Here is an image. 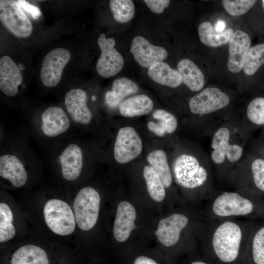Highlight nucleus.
<instances>
[{
    "label": "nucleus",
    "mask_w": 264,
    "mask_h": 264,
    "mask_svg": "<svg viewBox=\"0 0 264 264\" xmlns=\"http://www.w3.org/2000/svg\"><path fill=\"white\" fill-rule=\"evenodd\" d=\"M18 2L22 9L31 15L33 19H37L41 15V11L38 7L31 5L24 0H18Z\"/></svg>",
    "instance_id": "4c0bfd02"
},
{
    "label": "nucleus",
    "mask_w": 264,
    "mask_h": 264,
    "mask_svg": "<svg viewBox=\"0 0 264 264\" xmlns=\"http://www.w3.org/2000/svg\"><path fill=\"white\" fill-rule=\"evenodd\" d=\"M147 73L153 81L170 88H177L182 82L177 70L164 62H157L150 66Z\"/></svg>",
    "instance_id": "5701e85b"
},
{
    "label": "nucleus",
    "mask_w": 264,
    "mask_h": 264,
    "mask_svg": "<svg viewBox=\"0 0 264 264\" xmlns=\"http://www.w3.org/2000/svg\"><path fill=\"white\" fill-rule=\"evenodd\" d=\"M20 150L13 146L6 148L0 156V176L15 188L23 186L28 180L26 157Z\"/></svg>",
    "instance_id": "423d86ee"
},
{
    "label": "nucleus",
    "mask_w": 264,
    "mask_h": 264,
    "mask_svg": "<svg viewBox=\"0 0 264 264\" xmlns=\"http://www.w3.org/2000/svg\"><path fill=\"white\" fill-rule=\"evenodd\" d=\"M109 4L114 19L118 22H127L134 16L135 6L131 0H111Z\"/></svg>",
    "instance_id": "c85d7f7f"
},
{
    "label": "nucleus",
    "mask_w": 264,
    "mask_h": 264,
    "mask_svg": "<svg viewBox=\"0 0 264 264\" xmlns=\"http://www.w3.org/2000/svg\"><path fill=\"white\" fill-rule=\"evenodd\" d=\"M63 178L71 182L80 176L84 165L85 156L76 140H70L59 149L55 157Z\"/></svg>",
    "instance_id": "6e6552de"
},
{
    "label": "nucleus",
    "mask_w": 264,
    "mask_h": 264,
    "mask_svg": "<svg viewBox=\"0 0 264 264\" xmlns=\"http://www.w3.org/2000/svg\"><path fill=\"white\" fill-rule=\"evenodd\" d=\"M43 213L47 226L54 233L67 236L74 232L76 223L74 214L66 201L58 198L48 200Z\"/></svg>",
    "instance_id": "7ed1b4c3"
},
{
    "label": "nucleus",
    "mask_w": 264,
    "mask_h": 264,
    "mask_svg": "<svg viewBox=\"0 0 264 264\" xmlns=\"http://www.w3.org/2000/svg\"><path fill=\"white\" fill-rule=\"evenodd\" d=\"M191 264H207L202 262L197 261V262H193Z\"/></svg>",
    "instance_id": "a19ab883"
},
{
    "label": "nucleus",
    "mask_w": 264,
    "mask_h": 264,
    "mask_svg": "<svg viewBox=\"0 0 264 264\" xmlns=\"http://www.w3.org/2000/svg\"><path fill=\"white\" fill-rule=\"evenodd\" d=\"M264 64V44H260L250 47L243 66L244 72L247 75H252Z\"/></svg>",
    "instance_id": "7c9ffc66"
},
{
    "label": "nucleus",
    "mask_w": 264,
    "mask_h": 264,
    "mask_svg": "<svg viewBox=\"0 0 264 264\" xmlns=\"http://www.w3.org/2000/svg\"><path fill=\"white\" fill-rule=\"evenodd\" d=\"M22 75L18 66L9 56L4 55L0 59V89L9 97L16 96L19 87L22 85Z\"/></svg>",
    "instance_id": "6ab92c4d"
},
{
    "label": "nucleus",
    "mask_w": 264,
    "mask_h": 264,
    "mask_svg": "<svg viewBox=\"0 0 264 264\" xmlns=\"http://www.w3.org/2000/svg\"><path fill=\"white\" fill-rule=\"evenodd\" d=\"M230 132L226 127H221L214 134L211 143L212 151V161L215 164H220L226 158L230 162L238 161L243 154L242 147L238 144L229 143Z\"/></svg>",
    "instance_id": "ddd939ff"
},
{
    "label": "nucleus",
    "mask_w": 264,
    "mask_h": 264,
    "mask_svg": "<svg viewBox=\"0 0 264 264\" xmlns=\"http://www.w3.org/2000/svg\"><path fill=\"white\" fill-rule=\"evenodd\" d=\"M251 172L256 187L264 192V159L257 158L251 164Z\"/></svg>",
    "instance_id": "c9c22d12"
},
{
    "label": "nucleus",
    "mask_w": 264,
    "mask_h": 264,
    "mask_svg": "<svg viewBox=\"0 0 264 264\" xmlns=\"http://www.w3.org/2000/svg\"><path fill=\"white\" fill-rule=\"evenodd\" d=\"M37 133L47 140H55L64 135L70 130L72 122L61 107L51 106L45 109L38 119H34Z\"/></svg>",
    "instance_id": "20e7f679"
},
{
    "label": "nucleus",
    "mask_w": 264,
    "mask_h": 264,
    "mask_svg": "<svg viewBox=\"0 0 264 264\" xmlns=\"http://www.w3.org/2000/svg\"><path fill=\"white\" fill-rule=\"evenodd\" d=\"M263 2V4H264V0H262Z\"/></svg>",
    "instance_id": "37998d69"
},
{
    "label": "nucleus",
    "mask_w": 264,
    "mask_h": 264,
    "mask_svg": "<svg viewBox=\"0 0 264 264\" xmlns=\"http://www.w3.org/2000/svg\"><path fill=\"white\" fill-rule=\"evenodd\" d=\"M143 177L150 197L157 202L162 201L165 197V187L160 176L151 166L144 167Z\"/></svg>",
    "instance_id": "cd10ccee"
},
{
    "label": "nucleus",
    "mask_w": 264,
    "mask_h": 264,
    "mask_svg": "<svg viewBox=\"0 0 264 264\" xmlns=\"http://www.w3.org/2000/svg\"><path fill=\"white\" fill-rule=\"evenodd\" d=\"M246 115L249 120L256 125H264V98L259 97L248 104Z\"/></svg>",
    "instance_id": "2f4dec72"
},
{
    "label": "nucleus",
    "mask_w": 264,
    "mask_h": 264,
    "mask_svg": "<svg viewBox=\"0 0 264 264\" xmlns=\"http://www.w3.org/2000/svg\"><path fill=\"white\" fill-rule=\"evenodd\" d=\"M18 66L19 67V68L21 69H24V66H23V65L21 64H19V65H18Z\"/></svg>",
    "instance_id": "79ce46f5"
},
{
    "label": "nucleus",
    "mask_w": 264,
    "mask_h": 264,
    "mask_svg": "<svg viewBox=\"0 0 264 264\" xmlns=\"http://www.w3.org/2000/svg\"><path fill=\"white\" fill-rule=\"evenodd\" d=\"M133 264H158L154 259L145 256L138 257L134 260Z\"/></svg>",
    "instance_id": "58836bf2"
},
{
    "label": "nucleus",
    "mask_w": 264,
    "mask_h": 264,
    "mask_svg": "<svg viewBox=\"0 0 264 264\" xmlns=\"http://www.w3.org/2000/svg\"><path fill=\"white\" fill-rule=\"evenodd\" d=\"M153 117L158 122L149 121L147 123V127L156 135L163 136L166 134L173 133L176 130L177 120L171 113L162 109H158L153 112Z\"/></svg>",
    "instance_id": "a878e982"
},
{
    "label": "nucleus",
    "mask_w": 264,
    "mask_h": 264,
    "mask_svg": "<svg viewBox=\"0 0 264 264\" xmlns=\"http://www.w3.org/2000/svg\"><path fill=\"white\" fill-rule=\"evenodd\" d=\"M182 82L192 91H198L204 85V75L198 66L191 60L183 59L177 65Z\"/></svg>",
    "instance_id": "4be33fe9"
},
{
    "label": "nucleus",
    "mask_w": 264,
    "mask_h": 264,
    "mask_svg": "<svg viewBox=\"0 0 264 264\" xmlns=\"http://www.w3.org/2000/svg\"><path fill=\"white\" fill-rule=\"evenodd\" d=\"M256 1L254 0H223L221 1L223 7L226 12L234 16L245 14Z\"/></svg>",
    "instance_id": "72a5a7b5"
},
{
    "label": "nucleus",
    "mask_w": 264,
    "mask_h": 264,
    "mask_svg": "<svg viewBox=\"0 0 264 264\" xmlns=\"http://www.w3.org/2000/svg\"><path fill=\"white\" fill-rule=\"evenodd\" d=\"M138 89L136 84L126 77L115 79L111 87V90L123 101L126 97L136 93Z\"/></svg>",
    "instance_id": "473e14b6"
},
{
    "label": "nucleus",
    "mask_w": 264,
    "mask_h": 264,
    "mask_svg": "<svg viewBox=\"0 0 264 264\" xmlns=\"http://www.w3.org/2000/svg\"><path fill=\"white\" fill-rule=\"evenodd\" d=\"M229 102L228 95L219 88H207L191 97L189 107L192 113L204 115L224 108Z\"/></svg>",
    "instance_id": "f8f14e48"
},
{
    "label": "nucleus",
    "mask_w": 264,
    "mask_h": 264,
    "mask_svg": "<svg viewBox=\"0 0 264 264\" xmlns=\"http://www.w3.org/2000/svg\"><path fill=\"white\" fill-rule=\"evenodd\" d=\"M253 209L250 200L235 192H223L216 198L213 205V212L221 217L245 216Z\"/></svg>",
    "instance_id": "2eb2a0df"
},
{
    "label": "nucleus",
    "mask_w": 264,
    "mask_h": 264,
    "mask_svg": "<svg viewBox=\"0 0 264 264\" xmlns=\"http://www.w3.org/2000/svg\"><path fill=\"white\" fill-rule=\"evenodd\" d=\"M13 215L10 207L3 202L0 203V242H7L15 235L16 230L12 223Z\"/></svg>",
    "instance_id": "c756f323"
},
{
    "label": "nucleus",
    "mask_w": 264,
    "mask_h": 264,
    "mask_svg": "<svg viewBox=\"0 0 264 264\" xmlns=\"http://www.w3.org/2000/svg\"><path fill=\"white\" fill-rule=\"evenodd\" d=\"M100 196L94 188L86 186L79 190L73 203V212L78 227L83 231L91 229L99 214Z\"/></svg>",
    "instance_id": "f257e3e1"
},
{
    "label": "nucleus",
    "mask_w": 264,
    "mask_h": 264,
    "mask_svg": "<svg viewBox=\"0 0 264 264\" xmlns=\"http://www.w3.org/2000/svg\"><path fill=\"white\" fill-rule=\"evenodd\" d=\"M70 57L69 51L64 48H54L44 56L40 70L41 80L44 86L53 88L59 84Z\"/></svg>",
    "instance_id": "9d476101"
},
{
    "label": "nucleus",
    "mask_w": 264,
    "mask_h": 264,
    "mask_svg": "<svg viewBox=\"0 0 264 264\" xmlns=\"http://www.w3.org/2000/svg\"><path fill=\"white\" fill-rule=\"evenodd\" d=\"M153 106V101L149 96L139 94L124 100L119 106V111L123 116L132 117L148 113Z\"/></svg>",
    "instance_id": "b1692460"
},
{
    "label": "nucleus",
    "mask_w": 264,
    "mask_h": 264,
    "mask_svg": "<svg viewBox=\"0 0 264 264\" xmlns=\"http://www.w3.org/2000/svg\"><path fill=\"white\" fill-rule=\"evenodd\" d=\"M130 50L135 61L145 68H149L157 62H163L168 57V52L165 48L151 44L141 36H137L133 39Z\"/></svg>",
    "instance_id": "dca6fc26"
},
{
    "label": "nucleus",
    "mask_w": 264,
    "mask_h": 264,
    "mask_svg": "<svg viewBox=\"0 0 264 264\" xmlns=\"http://www.w3.org/2000/svg\"><path fill=\"white\" fill-rule=\"evenodd\" d=\"M0 20L4 26L15 36H29L33 25L18 0H0Z\"/></svg>",
    "instance_id": "0eeeda50"
},
{
    "label": "nucleus",
    "mask_w": 264,
    "mask_h": 264,
    "mask_svg": "<svg viewBox=\"0 0 264 264\" xmlns=\"http://www.w3.org/2000/svg\"><path fill=\"white\" fill-rule=\"evenodd\" d=\"M142 139L135 129L131 127L120 128L117 133L113 149L115 160L126 164L133 160L142 152Z\"/></svg>",
    "instance_id": "9b49d317"
},
{
    "label": "nucleus",
    "mask_w": 264,
    "mask_h": 264,
    "mask_svg": "<svg viewBox=\"0 0 264 264\" xmlns=\"http://www.w3.org/2000/svg\"><path fill=\"white\" fill-rule=\"evenodd\" d=\"M188 222L189 219L186 216L179 213L173 214L159 221L155 235L164 246H173L178 241L181 231Z\"/></svg>",
    "instance_id": "f3484780"
},
{
    "label": "nucleus",
    "mask_w": 264,
    "mask_h": 264,
    "mask_svg": "<svg viewBox=\"0 0 264 264\" xmlns=\"http://www.w3.org/2000/svg\"><path fill=\"white\" fill-rule=\"evenodd\" d=\"M242 238V230L236 223L225 221L215 231L212 244L218 257L222 261L230 263L237 258Z\"/></svg>",
    "instance_id": "f03ea898"
},
{
    "label": "nucleus",
    "mask_w": 264,
    "mask_h": 264,
    "mask_svg": "<svg viewBox=\"0 0 264 264\" xmlns=\"http://www.w3.org/2000/svg\"><path fill=\"white\" fill-rule=\"evenodd\" d=\"M87 92L80 88L69 90L66 94L64 103L66 112L72 123L86 126L92 120V113L88 104Z\"/></svg>",
    "instance_id": "4468645a"
},
{
    "label": "nucleus",
    "mask_w": 264,
    "mask_h": 264,
    "mask_svg": "<svg viewBox=\"0 0 264 264\" xmlns=\"http://www.w3.org/2000/svg\"><path fill=\"white\" fill-rule=\"evenodd\" d=\"M251 43L250 37L246 33L241 30L234 32L229 42L227 66L231 72L237 73L243 68Z\"/></svg>",
    "instance_id": "a211bd4d"
},
{
    "label": "nucleus",
    "mask_w": 264,
    "mask_h": 264,
    "mask_svg": "<svg viewBox=\"0 0 264 264\" xmlns=\"http://www.w3.org/2000/svg\"><path fill=\"white\" fill-rule=\"evenodd\" d=\"M136 217L135 209L130 202L123 201L119 203L113 228V236L117 241L123 242L129 238L135 228Z\"/></svg>",
    "instance_id": "aec40b11"
},
{
    "label": "nucleus",
    "mask_w": 264,
    "mask_h": 264,
    "mask_svg": "<svg viewBox=\"0 0 264 264\" xmlns=\"http://www.w3.org/2000/svg\"><path fill=\"white\" fill-rule=\"evenodd\" d=\"M98 44L101 54L96 65L97 72L105 78L114 76L121 70L124 64L122 56L114 48L115 41L112 38H106L102 33L98 37Z\"/></svg>",
    "instance_id": "1a4fd4ad"
},
{
    "label": "nucleus",
    "mask_w": 264,
    "mask_h": 264,
    "mask_svg": "<svg viewBox=\"0 0 264 264\" xmlns=\"http://www.w3.org/2000/svg\"><path fill=\"white\" fill-rule=\"evenodd\" d=\"M225 22L223 21L219 20L216 23L214 28L216 31L222 32L225 30Z\"/></svg>",
    "instance_id": "ea45409f"
},
{
    "label": "nucleus",
    "mask_w": 264,
    "mask_h": 264,
    "mask_svg": "<svg viewBox=\"0 0 264 264\" xmlns=\"http://www.w3.org/2000/svg\"><path fill=\"white\" fill-rule=\"evenodd\" d=\"M252 254L256 264H264V227L260 229L254 237Z\"/></svg>",
    "instance_id": "f704fd0d"
},
{
    "label": "nucleus",
    "mask_w": 264,
    "mask_h": 264,
    "mask_svg": "<svg viewBox=\"0 0 264 264\" xmlns=\"http://www.w3.org/2000/svg\"><path fill=\"white\" fill-rule=\"evenodd\" d=\"M147 160L160 176L165 187H169L172 182V176L164 151L158 149L150 152Z\"/></svg>",
    "instance_id": "bb28decb"
},
{
    "label": "nucleus",
    "mask_w": 264,
    "mask_h": 264,
    "mask_svg": "<svg viewBox=\"0 0 264 264\" xmlns=\"http://www.w3.org/2000/svg\"><path fill=\"white\" fill-rule=\"evenodd\" d=\"M234 33L232 28L222 32L216 31L212 23L205 22L198 27V35L200 42L204 45L218 47L227 44Z\"/></svg>",
    "instance_id": "393cba45"
},
{
    "label": "nucleus",
    "mask_w": 264,
    "mask_h": 264,
    "mask_svg": "<svg viewBox=\"0 0 264 264\" xmlns=\"http://www.w3.org/2000/svg\"><path fill=\"white\" fill-rule=\"evenodd\" d=\"M143 1L152 12L156 14L162 13L170 3L169 0H144Z\"/></svg>",
    "instance_id": "e433bc0d"
},
{
    "label": "nucleus",
    "mask_w": 264,
    "mask_h": 264,
    "mask_svg": "<svg viewBox=\"0 0 264 264\" xmlns=\"http://www.w3.org/2000/svg\"><path fill=\"white\" fill-rule=\"evenodd\" d=\"M45 249L36 244L22 245L8 257L6 264H56Z\"/></svg>",
    "instance_id": "412c9836"
},
{
    "label": "nucleus",
    "mask_w": 264,
    "mask_h": 264,
    "mask_svg": "<svg viewBox=\"0 0 264 264\" xmlns=\"http://www.w3.org/2000/svg\"><path fill=\"white\" fill-rule=\"evenodd\" d=\"M173 171L176 182L187 189H194L204 184L208 173L194 156L182 154L178 156L173 164Z\"/></svg>",
    "instance_id": "39448f33"
}]
</instances>
